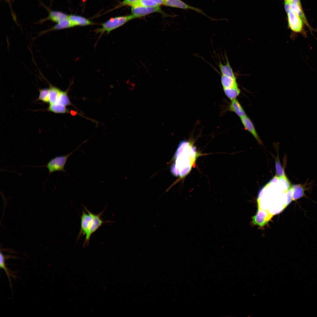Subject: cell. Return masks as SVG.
Wrapping results in <instances>:
<instances>
[{"instance_id":"cell-3","label":"cell","mask_w":317,"mask_h":317,"mask_svg":"<svg viewBox=\"0 0 317 317\" xmlns=\"http://www.w3.org/2000/svg\"><path fill=\"white\" fill-rule=\"evenodd\" d=\"M80 146L77 147L67 154L56 156L50 159L45 165L38 166L46 168L48 170L49 176L52 173L56 171L66 173L65 168L67 160L70 156L77 150Z\"/></svg>"},{"instance_id":"cell-25","label":"cell","mask_w":317,"mask_h":317,"mask_svg":"<svg viewBox=\"0 0 317 317\" xmlns=\"http://www.w3.org/2000/svg\"><path fill=\"white\" fill-rule=\"evenodd\" d=\"M275 167L276 174L275 176L280 177L285 175L284 171L282 168L278 157L275 161Z\"/></svg>"},{"instance_id":"cell-14","label":"cell","mask_w":317,"mask_h":317,"mask_svg":"<svg viewBox=\"0 0 317 317\" xmlns=\"http://www.w3.org/2000/svg\"><path fill=\"white\" fill-rule=\"evenodd\" d=\"M221 82L223 89L238 87L236 78L221 75Z\"/></svg>"},{"instance_id":"cell-7","label":"cell","mask_w":317,"mask_h":317,"mask_svg":"<svg viewBox=\"0 0 317 317\" xmlns=\"http://www.w3.org/2000/svg\"><path fill=\"white\" fill-rule=\"evenodd\" d=\"M131 11L132 14L139 18L152 13L160 12L161 9L160 6L154 7L132 6Z\"/></svg>"},{"instance_id":"cell-1","label":"cell","mask_w":317,"mask_h":317,"mask_svg":"<svg viewBox=\"0 0 317 317\" xmlns=\"http://www.w3.org/2000/svg\"><path fill=\"white\" fill-rule=\"evenodd\" d=\"M196 153L195 148L191 142H181L175 155V163L171 168L172 173L180 177L187 174L198 155Z\"/></svg>"},{"instance_id":"cell-9","label":"cell","mask_w":317,"mask_h":317,"mask_svg":"<svg viewBox=\"0 0 317 317\" xmlns=\"http://www.w3.org/2000/svg\"><path fill=\"white\" fill-rule=\"evenodd\" d=\"M240 119L245 129L249 131L260 144H262L254 125L250 119L246 116L240 118Z\"/></svg>"},{"instance_id":"cell-26","label":"cell","mask_w":317,"mask_h":317,"mask_svg":"<svg viewBox=\"0 0 317 317\" xmlns=\"http://www.w3.org/2000/svg\"><path fill=\"white\" fill-rule=\"evenodd\" d=\"M139 0H124L121 2L117 7H119L125 5L131 6L134 5Z\"/></svg>"},{"instance_id":"cell-20","label":"cell","mask_w":317,"mask_h":317,"mask_svg":"<svg viewBox=\"0 0 317 317\" xmlns=\"http://www.w3.org/2000/svg\"><path fill=\"white\" fill-rule=\"evenodd\" d=\"M223 90L226 96L231 100L236 98L240 92L238 87L224 89Z\"/></svg>"},{"instance_id":"cell-28","label":"cell","mask_w":317,"mask_h":317,"mask_svg":"<svg viewBox=\"0 0 317 317\" xmlns=\"http://www.w3.org/2000/svg\"><path fill=\"white\" fill-rule=\"evenodd\" d=\"M153 1H154L160 5L161 4H163V1L161 0H151Z\"/></svg>"},{"instance_id":"cell-16","label":"cell","mask_w":317,"mask_h":317,"mask_svg":"<svg viewBox=\"0 0 317 317\" xmlns=\"http://www.w3.org/2000/svg\"><path fill=\"white\" fill-rule=\"evenodd\" d=\"M47 110L55 114H66L69 112L66 106L57 103L49 104Z\"/></svg>"},{"instance_id":"cell-19","label":"cell","mask_w":317,"mask_h":317,"mask_svg":"<svg viewBox=\"0 0 317 317\" xmlns=\"http://www.w3.org/2000/svg\"><path fill=\"white\" fill-rule=\"evenodd\" d=\"M68 90H61L55 103H58L66 107L71 105V103L68 95Z\"/></svg>"},{"instance_id":"cell-13","label":"cell","mask_w":317,"mask_h":317,"mask_svg":"<svg viewBox=\"0 0 317 317\" xmlns=\"http://www.w3.org/2000/svg\"><path fill=\"white\" fill-rule=\"evenodd\" d=\"M68 18L75 26H84L92 24V22L88 19L79 16L73 15H68Z\"/></svg>"},{"instance_id":"cell-11","label":"cell","mask_w":317,"mask_h":317,"mask_svg":"<svg viewBox=\"0 0 317 317\" xmlns=\"http://www.w3.org/2000/svg\"><path fill=\"white\" fill-rule=\"evenodd\" d=\"M291 10L301 18L304 23L308 27L311 33H312L313 29L308 23L303 12L301 5L292 1L291 2Z\"/></svg>"},{"instance_id":"cell-23","label":"cell","mask_w":317,"mask_h":317,"mask_svg":"<svg viewBox=\"0 0 317 317\" xmlns=\"http://www.w3.org/2000/svg\"><path fill=\"white\" fill-rule=\"evenodd\" d=\"M5 256L1 253L0 252V268L3 269L5 272L8 278L10 286L12 288V284L11 280V276H12V275L11 274L6 266L5 263Z\"/></svg>"},{"instance_id":"cell-24","label":"cell","mask_w":317,"mask_h":317,"mask_svg":"<svg viewBox=\"0 0 317 317\" xmlns=\"http://www.w3.org/2000/svg\"><path fill=\"white\" fill-rule=\"evenodd\" d=\"M160 5L158 4L151 0H139L133 6L154 7Z\"/></svg>"},{"instance_id":"cell-5","label":"cell","mask_w":317,"mask_h":317,"mask_svg":"<svg viewBox=\"0 0 317 317\" xmlns=\"http://www.w3.org/2000/svg\"><path fill=\"white\" fill-rule=\"evenodd\" d=\"M288 26L295 34L300 33L304 37L307 35L304 28V23L301 18L291 10L287 13Z\"/></svg>"},{"instance_id":"cell-8","label":"cell","mask_w":317,"mask_h":317,"mask_svg":"<svg viewBox=\"0 0 317 317\" xmlns=\"http://www.w3.org/2000/svg\"><path fill=\"white\" fill-rule=\"evenodd\" d=\"M163 4L173 7L192 10L206 16L204 14L201 9L190 6L181 0H165L163 1Z\"/></svg>"},{"instance_id":"cell-21","label":"cell","mask_w":317,"mask_h":317,"mask_svg":"<svg viewBox=\"0 0 317 317\" xmlns=\"http://www.w3.org/2000/svg\"><path fill=\"white\" fill-rule=\"evenodd\" d=\"M38 90L39 95L36 101L40 100L45 103L49 104V88H45L39 89H38Z\"/></svg>"},{"instance_id":"cell-22","label":"cell","mask_w":317,"mask_h":317,"mask_svg":"<svg viewBox=\"0 0 317 317\" xmlns=\"http://www.w3.org/2000/svg\"><path fill=\"white\" fill-rule=\"evenodd\" d=\"M293 192L292 198L294 200L297 199L303 196L304 193V189L303 186L301 184L295 185L292 186Z\"/></svg>"},{"instance_id":"cell-29","label":"cell","mask_w":317,"mask_h":317,"mask_svg":"<svg viewBox=\"0 0 317 317\" xmlns=\"http://www.w3.org/2000/svg\"><path fill=\"white\" fill-rule=\"evenodd\" d=\"M293 1L297 3L300 5H301L300 0H293Z\"/></svg>"},{"instance_id":"cell-17","label":"cell","mask_w":317,"mask_h":317,"mask_svg":"<svg viewBox=\"0 0 317 317\" xmlns=\"http://www.w3.org/2000/svg\"><path fill=\"white\" fill-rule=\"evenodd\" d=\"M49 104L55 103L62 90L51 84H49Z\"/></svg>"},{"instance_id":"cell-6","label":"cell","mask_w":317,"mask_h":317,"mask_svg":"<svg viewBox=\"0 0 317 317\" xmlns=\"http://www.w3.org/2000/svg\"><path fill=\"white\" fill-rule=\"evenodd\" d=\"M273 216L267 211L258 208L256 214L252 218V223L254 225L263 227L268 223Z\"/></svg>"},{"instance_id":"cell-27","label":"cell","mask_w":317,"mask_h":317,"mask_svg":"<svg viewBox=\"0 0 317 317\" xmlns=\"http://www.w3.org/2000/svg\"><path fill=\"white\" fill-rule=\"evenodd\" d=\"M285 8L286 12L288 13L289 11L291 10V2L287 1H285Z\"/></svg>"},{"instance_id":"cell-18","label":"cell","mask_w":317,"mask_h":317,"mask_svg":"<svg viewBox=\"0 0 317 317\" xmlns=\"http://www.w3.org/2000/svg\"><path fill=\"white\" fill-rule=\"evenodd\" d=\"M68 15L60 12L52 11L50 13L48 18L52 21L58 23L60 21L68 18Z\"/></svg>"},{"instance_id":"cell-10","label":"cell","mask_w":317,"mask_h":317,"mask_svg":"<svg viewBox=\"0 0 317 317\" xmlns=\"http://www.w3.org/2000/svg\"><path fill=\"white\" fill-rule=\"evenodd\" d=\"M74 26H75V25L69 19L68 17L60 21L51 28L41 32L38 35L40 36L49 31L53 30L62 29L72 27Z\"/></svg>"},{"instance_id":"cell-15","label":"cell","mask_w":317,"mask_h":317,"mask_svg":"<svg viewBox=\"0 0 317 317\" xmlns=\"http://www.w3.org/2000/svg\"><path fill=\"white\" fill-rule=\"evenodd\" d=\"M226 59V63L225 65L222 63H219L218 66L221 73V75L231 77L234 78H236L235 75L233 71L228 59L227 58Z\"/></svg>"},{"instance_id":"cell-12","label":"cell","mask_w":317,"mask_h":317,"mask_svg":"<svg viewBox=\"0 0 317 317\" xmlns=\"http://www.w3.org/2000/svg\"><path fill=\"white\" fill-rule=\"evenodd\" d=\"M229 109L235 113L240 118L247 116L241 105L236 98L231 100Z\"/></svg>"},{"instance_id":"cell-2","label":"cell","mask_w":317,"mask_h":317,"mask_svg":"<svg viewBox=\"0 0 317 317\" xmlns=\"http://www.w3.org/2000/svg\"><path fill=\"white\" fill-rule=\"evenodd\" d=\"M81 217L80 228L78 238L85 236L83 245L87 246L89 243L92 235L104 223L101 217L103 214L102 211L98 214H94L84 206Z\"/></svg>"},{"instance_id":"cell-30","label":"cell","mask_w":317,"mask_h":317,"mask_svg":"<svg viewBox=\"0 0 317 317\" xmlns=\"http://www.w3.org/2000/svg\"><path fill=\"white\" fill-rule=\"evenodd\" d=\"M162 0V1H165V0Z\"/></svg>"},{"instance_id":"cell-4","label":"cell","mask_w":317,"mask_h":317,"mask_svg":"<svg viewBox=\"0 0 317 317\" xmlns=\"http://www.w3.org/2000/svg\"><path fill=\"white\" fill-rule=\"evenodd\" d=\"M138 18V17L133 14L112 18L102 23V27L98 29L96 31L97 33H100L101 36L105 32L109 33L113 30L122 26L128 21Z\"/></svg>"}]
</instances>
